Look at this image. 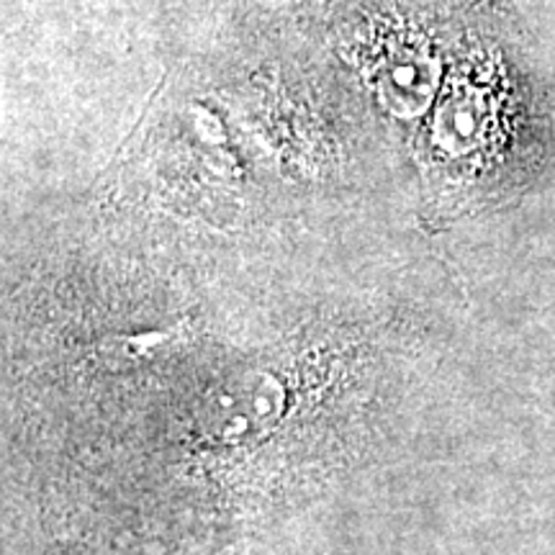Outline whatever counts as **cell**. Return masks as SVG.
Listing matches in <instances>:
<instances>
[{
	"instance_id": "cell-1",
	"label": "cell",
	"mask_w": 555,
	"mask_h": 555,
	"mask_svg": "<svg viewBox=\"0 0 555 555\" xmlns=\"http://www.w3.org/2000/svg\"><path fill=\"white\" fill-rule=\"evenodd\" d=\"M553 116L512 18L474 0L420 129L435 198L466 211L515 196L551 159Z\"/></svg>"
}]
</instances>
